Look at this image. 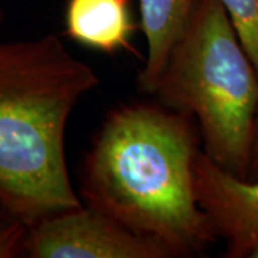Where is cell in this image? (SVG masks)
<instances>
[{
    "label": "cell",
    "mask_w": 258,
    "mask_h": 258,
    "mask_svg": "<svg viewBox=\"0 0 258 258\" xmlns=\"http://www.w3.org/2000/svg\"><path fill=\"white\" fill-rule=\"evenodd\" d=\"M25 257L174 258L161 242L135 234L88 205L57 212L29 230Z\"/></svg>",
    "instance_id": "cell-4"
},
{
    "label": "cell",
    "mask_w": 258,
    "mask_h": 258,
    "mask_svg": "<svg viewBox=\"0 0 258 258\" xmlns=\"http://www.w3.org/2000/svg\"><path fill=\"white\" fill-rule=\"evenodd\" d=\"M2 22H3V12L0 10V26H2Z\"/></svg>",
    "instance_id": "cell-11"
},
{
    "label": "cell",
    "mask_w": 258,
    "mask_h": 258,
    "mask_svg": "<svg viewBox=\"0 0 258 258\" xmlns=\"http://www.w3.org/2000/svg\"><path fill=\"white\" fill-rule=\"evenodd\" d=\"M258 72V0H220Z\"/></svg>",
    "instance_id": "cell-8"
},
{
    "label": "cell",
    "mask_w": 258,
    "mask_h": 258,
    "mask_svg": "<svg viewBox=\"0 0 258 258\" xmlns=\"http://www.w3.org/2000/svg\"><path fill=\"white\" fill-rule=\"evenodd\" d=\"M200 144L189 116L162 103L120 105L83 157L81 200L174 258L201 255L218 237L195 195Z\"/></svg>",
    "instance_id": "cell-1"
},
{
    "label": "cell",
    "mask_w": 258,
    "mask_h": 258,
    "mask_svg": "<svg viewBox=\"0 0 258 258\" xmlns=\"http://www.w3.org/2000/svg\"><path fill=\"white\" fill-rule=\"evenodd\" d=\"M29 230L26 222L0 208V258L25 257Z\"/></svg>",
    "instance_id": "cell-9"
},
{
    "label": "cell",
    "mask_w": 258,
    "mask_h": 258,
    "mask_svg": "<svg viewBox=\"0 0 258 258\" xmlns=\"http://www.w3.org/2000/svg\"><path fill=\"white\" fill-rule=\"evenodd\" d=\"M154 95L198 123L203 151L249 179L258 119V72L220 0H198Z\"/></svg>",
    "instance_id": "cell-3"
},
{
    "label": "cell",
    "mask_w": 258,
    "mask_h": 258,
    "mask_svg": "<svg viewBox=\"0 0 258 258\" xmlns=\"http://www.w3.org/2000/svg\"><path fill=\"white\" fill-rule=\"evenodd\" d=\"M99 82L56 35L0 43V208L29 227L83 204L69 178L64 134Z\"/></svg>",
    "instance_id": "cell-2"
},
{
    "label": "cell",
    "mask_w": 258,
    "mask_h": 258,
    "mask_svg": "<svg viewBox=\"0 0 258 258\" xmlns=\"http://www.w3.org/2000/svg\"><path fill=\"white\" fill-rule=\"evenodd\" d=\"M194 186L225 257H251L258 248V179H244L222 169L204 154L194 162Z\"/></svg>",
    "instance_id": "cell-5"
},
{
    "label": "cell",
    "mask_w": 258,
    "mask_h": 258,
    "mask_svg": "<svg viewBox=\"0 0 258 258\" xmlns=\"http://www.w3.org/2000/svg\"><path fill=\"white\" fill-rule=\"evenodd\" d=\"M249 179H258V119L255 141H254V151H252V162H251V169H249Z\"/></svg>",
    "instance_id": "cell-10"
},
{
    "label": "cell",
    "mask_w": 258,
    "mask_h": 258,
    "mask_svg": "<svg viewBox=\"0 0 258 258\" xmlns=\"http://www.w3.org/2000/svg\"><path fill=\"white\" fill-rule=\"evenodd\" d=\"M198 0H139L141 30L147 57L138 76L141 92L154 95L171 49L184 30Z\"/></svg>",
    "instance_id": "cell-7"
},
{
    "label": "cell",
    "mask_w": 258,
    "mask_h": 258,
    "mask_svg": "<svg viewBox=\"0 0 258 258\" xmlns=\"http://www.w3.org/2000/svg\"><path fill=\"white\" fill-rule=\"evenodd\" d=\"M64 30L74 42L102 53L134 50L129 0H68Z\"/></svg>",
    "instance_id": "cell-6"
}]
</instances>
